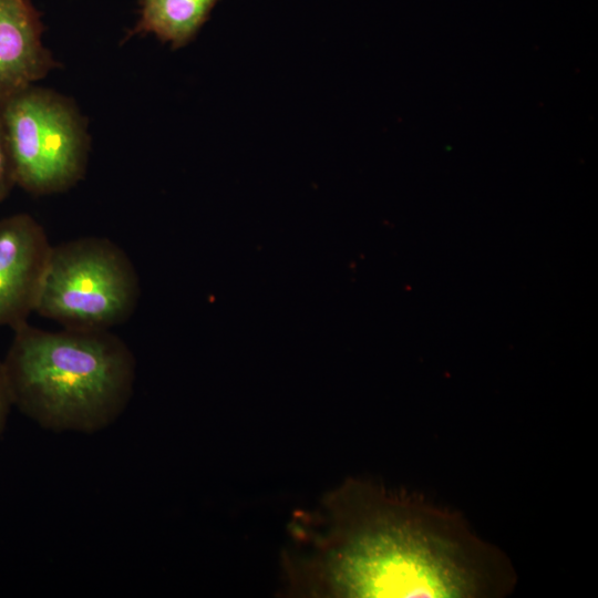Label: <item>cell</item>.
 Listing matches in <instances>:
<instances>
[{
	"mask_svg": "<svg viewBox=\"0 0 598 598\" xmlns=\"http://www.w3.org/2000/svg\"><path fill=\"white\" fill-rule=\"evenodd\" d=\"M51 246L31 215L0 219V327L16 328L34 312Z\"/></svg>",
	"mask_w": 598,
	"mask_h": 598,
	"instance_id": "5",
	"label": "cell"
},
{
	"mask_svg": "<svg viewBox=\"0 0 598 598\" xmlns=\"http://www.w3.org/2000/svg\"><path fill=\"white\" fill-rule=\"evenodd\" d=\"M0 120L16 185L51 195L84 177L90 137L72 100L33 84L0 101Z\"/></svg>",
	"mask_w": 598,
	"mask_h": 598,
	"instance_id": "4",
	"label": "cell"
},
{
	"mask_svg": "<svg viewBox=\"0 0 598 598\" xmlns=\"http://www.w3.org/2000/svg\"><path fill=\"white\" fill-rule=\"evenodd\" d=\"M219 0H137L140 17L124 41L153 34L173 50L190 43Z\"/></svg>",
	"mask_w": 598,
	"mask_h": 598,
	"instance_id": "7",
	"label": "cell"
},
{
	"mask_svg": "<svg viewBox=\"0 0 598 598\" xmlns=\"http://www.w3.org/2000/svg\"><path fill=\"white\" fill-rule=\"evenodd\" d=\"M43 30L31 0H0V101L58 68L43 44Z\"/></svg>",
	"mask_w": 598,
	"mask_h": 598,
	"instance_id": "6",
	"label": "cell"
},
{
	"mask_svg": "<svg viewBox=\"0 0 598 598\" xmlns=\"http://www.w3.org/2000/svg\"><path fill=\"white\" fill-rule=\"evenodd\" d=\"M3 361L12 405L54 432L95 433L127 408L136 360L111 330L38 329L27 321Z\"/></svg>",
	"mask_w": 598,
	"mask_h": 598,
	"instance_id": "2",
	"label": "cell"
},
{
	"mask_svg": "<svg viewBox=\"0 0 598 598\" xmlns=\"http://www.w3.org/2000/svg\"><path fill=\"white\" fill-rule=\"evenodd\" d=\"M140 300V278L128 255L104 237L51 246L34 312L62 328L111 330Z\"/></svg>",
	"mask_w": 598,
	"mask_h": 598,
	"instance_id": "3",
	"label": "cell"
},
{
	"mask_svg": "<svg viewBox=\"0 0 598 598\" xmlns=\"http://www.w3.org/2000/svg\"><path fill=\"white\" fill-rule=\"evenodd\" d=\"M13 185L16 184L13 181L6 135L0 120V202L7 197Z\"/></svg>",
	"mask_w": 598,
	"mask_h": 598,
	"instance_id": "8",
	"label": "cell"
},
{
	"mask_svg": "<svg viewBox=\"0 0 598 598\" xmlns=\"http://www.w3.org/2000/svg\"><path fill=\"white\" fill-rule=\"evenodd\" d=\"M11 406L12 402L6 378L3 361L0 360V436L3 434L6 429Z\"/></svg>",
	"mask_w": 598,
	"mask_h": 598,
	"instance_id": "9",
	"label": "cell"
},
{
	"mask_svg": "<svg viewBox=\"0 0 598 598\" xmlns=\"http://www.w3.org/2000/svg\"><path fill=\"white\" fill-rule=\"evenodd\" d=\"M290 538L282 566L297 596L489 598L516 582L506 555L460 513L365 480L293 515Z\"/></svg>",
	"mask_w": 598,
	"mask_h": 598,
	"instance_id": "1",
	"label": "cell"
}]
</instances>
